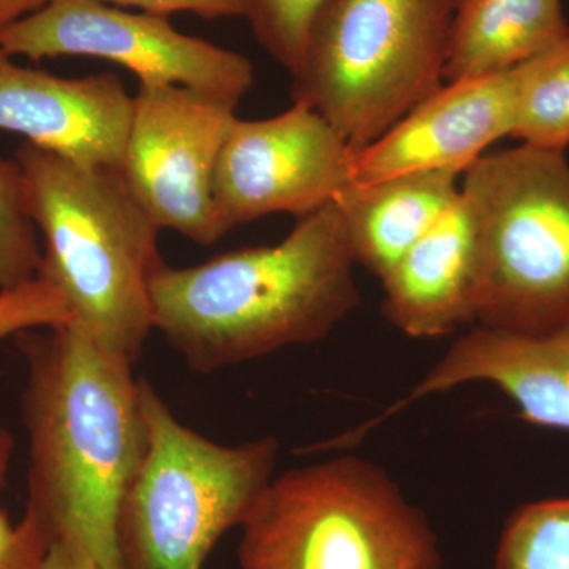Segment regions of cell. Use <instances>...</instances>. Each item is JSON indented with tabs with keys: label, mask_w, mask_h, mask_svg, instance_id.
Returning a JSON list of instances; mask_svg holds the SVG:
<instances>
[{
	"label": "cell",
	"mask_w": 569,
	"mask_h": 569,
	"mask_svg": "<svg viewBox=\"0 0 569 569\" xmlns=\"http://www.w3.org/2000/svg\"><path fill=\"white\" fill-rule=\"evenodd\" d=\"M28 365L22 425L31 512L51 542L122 569L119 509L148 445L133 365L73 326L17 336Z\"/></svg>",
	"instance_id": "obj_1"
},
{
	"label": "cell",
	"mask_w": 569,
	"mask_h": 569,
	"mask_svg": "<svg viewBox=\"0 0 569 569\" xmlns=\"http://www.w3.org/2000/svg\"><path fill=\"white\" fill-rule=\"evenodd\" d=\"M355 266L331 201L299 217L277 246L160 266L151 280L152 331L198 373L320 342L361 302Z\"/></svg>",
	"instance_id": "obj_2"
},
{
	"label": "cell",
	"mask_w": 569,
	"mask_h": 569,
	"mask_svg": "<svg viewBox=\"0 0 569 569\" xmlns=\"http://www.w3.org/2000/svg\"><path fill=\"white\" fill-rule=\"evenodd\" d=\"M14 160L40 236V279L61 295L70 326L134 365L152 332L151 280L164 263L159 228L119 170L26 141Z\"/></svg>",
	"instance_id": "obj_3"
},
{
	"label": "cell",
	"mask_w": 569,
	"mask_h": 569,
	"mask_svg": "<svg viewBox=\"0 0 569 569\" xmlns=\"http://www.w3.org/2000/svg\"><path fill=\"white\" fill-rule=\"evenodd\" d=\"M241 569H440L436 530L383 468L356 456L291 468L254 501Z\"/></svg>",
	"instance_id": "obj_4"
},
{
	"label": "cell",
	"mask_w": 569,
	"mask_h": 569,
	"mask_svg": "<svg viewBox=\"0 0 569 569\" xmlns=\"http://www.w3.org/2000/svg\"><path fill=\"white\" fill-rule=\"evenodd\" d=\"M144 456L119 509L122 569H203L274 478V437L220 445L182 425L146 378Z\"/></svg>",
	"instance_id": "obj_5"
},
{
	"label": "cell",
	"mask_w": 569,
	"mask_h": 569,
	"mask_svg": "<svg viewBox=\"0 0 569 569\" xmlns=\"http://www.w3.org/2000/svg\"><path fill=\"white\" fill-rule=\"evenodd\" d=\"M458 0H335L313 22L293 102L325 116L355 151L445 81Z\"/></svg>",
	"instance_id": "obj_6"
},
{
	"label": "cell",
	"mask_w": 569,
	"mask_h": 569,
	"mask_svg": "<svg viewBox=\"0 0 569 569\" xmlns=\"http://www.w3.org/2000/svg\"><path fill=\"white\" fill-rule=\"evenodd\" d=\"M478 250L477 321L541 335L569 320V162L520 144L463 171Z\"/></svg>",
	"instance_id": "obj_7"
},
{
	"label": "cell",
	"mask_w": 569,
	"mask_h": 569,
	"mask_svg": "<svg viewBox=\"0 0 569 569\" xmlns=\"http://www.w3.org/2000/svg\"><path fill=\"white\" fill-rule=\"evenodd\" d=\"M11 58L86 56L126 67L140 82H164L241 103L252 89V62L239 52L176 31L167 17L99 0H50L0 32Z\"/></svg>",
	"instance_id": "obj_8"
},
{
	"label": "cell",
	"mask_w": 569,
	"mask_h": 569,
	"mask_svg": "<svg viewBox=\"0 0 569 569\" xmlns=\"http://www.w3.org/2000/svg\"><path fill=\"white\" fill-rule=\"evenodd\" d=\"M238 103L183 86L140 82L121 174L160 231L194 244L223 238L213 212L217 159Z\"/></svg>",
	"instance_id": "obj_9"
},
{
	"label": "cell",
	"mask_w": 569,
	"mask_h": 569,
	"mask_svg": "<svg viewBox=\"0 0 569 569\" xmlns=\"http://www.w3.org/2000/svg\"><path fill=\"white\" fill-rule=\"evenodd\" d=\"M355 149L302 102L263 121L236 118L220 149L212 200L223 234L272 213L305 217L350 183Z\"/></svg>",
	"instance_id": "obj_10"
},
{
	"label": "cell",
	"mask_w": 569,
	"mask_h": 569,
	"mask_svg": "<svg viewBox=\"0 0 569 569\" xmlns=\"http://www.w3.org/2000/svg\"><path fill=\"white\" fill-rule=\"evenodd\" d=\"M512 71L441 84L378 140L353 153L350 182L408 173L463 174L493 142L512 137Z\"/></svg>",
	"instance_id": "obj_11"
},
{
	"label": "cell",
	"mask_w": 569,
	"mask_h": 569,
	"mask_svg": "<svg viewBox=\"0 0 569 569\" xmlns=\"http://www.w3.org/2000/svg\"><path fill=\"white\" fill-rule=\"evenodd\" d=\"M467 383H489L516 403L529 425L569 432V320L541 335H518L478 325L395 406L339 438L351 447L367 432L413 406Z\"/></svg>",
	"instance_id": "obj_12"
},
{
	"label": "cell",
	"mask_w": 569,
	"mask_h": 569,
	"mask_svg": "<svg viewBox=\"0 0 569 569\" xmlns=\"http://www.w3.org/2000/svg\"><path fill=\"white\" fill-rule=\"evenodd\" d=\"M133 97L121 78H62L0 50V130L66 159L121 171Z\"/></svg>",
	"instance_id": "obj_13"
},
{
	"label": "cell",
	"mask_w": 569,
	"mask_h": 569,
	"mask_svg": "<svg viewBox=\"0 0 569 569\" xmlns=\"http://www.w3.org/2000/svg\"><path fill=\"white\" fill-rule=\"evenodd\" d=\"M389 323L415 339L477 321L478 250L462 194L380 280Z\"/></svg>",
	"instance_id": "obj_14"
},
{
	"label": "cell",
	"mask_w": 569,
	"mask_h": 569,
	"mask_svg": "<svg viewBox=\"0 0 569 569\" xmlns=\"http://www.w3.org/2000/svg\"><path fill=\"white\" fill-rule=\"evenodd\" d=\"M459 176L427 171L347 183L332 201L355 263L383 279L455 203Z\"/></svg>",
	"instance_id": "obj_15"
},
{
	"label": "cell",
	"mask_w": 569,
	"mask_h": 569,
	"mask_svg": "<svg viewBox=\"0 0 569 569\" xmlns=\"http://www.w3.org/2000/svg\"><path fill=\"white\" fill-rule=\"evenodd\" d=\"M568 33L563 0H458L445 81L503 73Z\"/></svg>",
	"instance_id": "obj_16"
},
{
	"label": "cell",
	"mask_w": 569,
	"mask_h": 569,
	"mask_svg": "<svg viewBox=\"0 0 569 569\" xmlns=\"http://www.w3.org/2000/svg\"><path fill=\"white\" fill-rule=\"evenodd\" d=\"M511 71L516 86L512 137L522 144L565 152L569 146V33Z\"/></svg>",
	"instance_id": "obj_17"
},
{
	"label": "cell",
	"mask_w": 569,
	"mask_h": 569,
	"mask_svg": "<svg viewBox=\"0 0 569 569\" xmlns=\"http://www.w3.org/2000/svg\"><path fill=\"white\" fill-rule=\"evenodd\" d=\"M493 569H569V497L516 508L498 539Z\"/></svg>",
	"instance_id": "obj_18"
},
{
	"label": "cell",
	"mask_w": 569,
	"mask_h": 569,
	"mask_svg": "<svg viewBox=\"0 0 569 569\" xmlns=\"http://www.w3.org/2000/svg\"><path fill=\"white\" fill-rule=\"evenodd\" d=\"M39 231L26 201L24 176L17 160L0 156V290L39 277Z\"/></svg>",
	"instance_id": "obj_19"
},
{
	"label": "cell",
	"mask_w": 569,
	"mask_h": 569,
	"mask_svg": "<svg viewBox=\"0 0 569 569\" xmlns=\"http://www.w3.org/2000/svg\"><path fill=\"white\" fill-rule=\"evenodd\" d=\"M29 321L28 307L20 296L0 291V340L20 335ZM11 451L13 438L0 430V481L9 468ZM48 548L50 539L31 512L26 511L21 520L13 522L0 509V569H40Z\"/></svg>",
	"instance_id": "obj_20"
},
{
	"label": "cell",
	"mask_w": 569,
	"mask_h": 569,
	"mask_svg": "<svg viewBox=\"0 0 569 569\" xmlns=\"http://www.w3.org/2000/svg\"><path fill=\"white\" fill-rule=\"evenodd\" d=\"M335 0H249L254 39L291 74L298 69L313 22Z\"/></svg>",
	"instance_id": "obj_21"
},
{
	"label": "cell",
	"mask_w": 569,
	"mask_h": 569,
	"mask_svg": "<svg viewBox=\"0 0 569 569\" xmlns=\"http://www.w3.org/2000/svg\"><path fill=\"white\" fill-rule=\"evenodd\" d=\"M122 9H138L144 13L170 17L173 13H193L203 20L247 17L249 0H99Z\"/></svg>",
	"instance_id": "obj_22"
},
{
	"label": "cell",
	"mask_w": 569,
	"mask_h": 569,
	"mask_svg": "<svg viewBox=\"0 0 569 569\" xmlns=\"http://www.w3.org/2000/svg\"><path fill=\"white\" fill-rule=\"evenodd\" d=\"M40 569H100L86 550L77 546L51 542Z\"/></svg>",
	"instance_id": "obj_23"
},
{
	"label": "cell",
	"mask_w": 569,
	"mask_h": 569,
	"mask_svg": "<svg viewBox=\"0 0 569 569\" xmlns=\"http://www.w3.org/2000/svg\"><path fill=\"white\" fill-rule=\"evenodd\" d=\"M50 0H0V32L43 9Z\"/></svg>",
	"instance_id": "obj_24"
}]
</instances>
